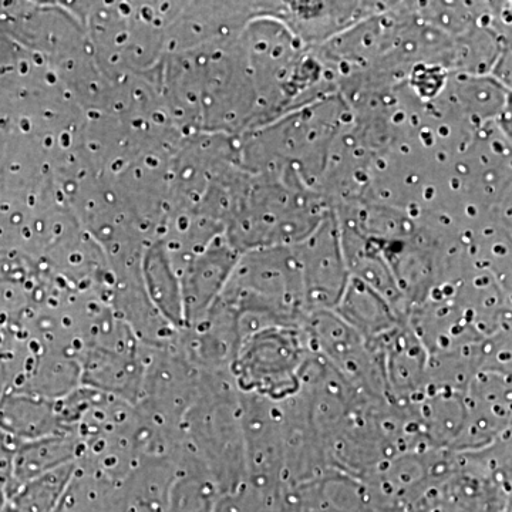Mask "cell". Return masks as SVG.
<instances>
[{
  "label": "cell",
  "instance_id": "obj_1",
  "mask_svg": "<svg viewBox=\"0 0 512 512\" xmlns=\"http://www.w3.org/2000/svg\"><path fill=\"white\" fill-rule=\"evenodd\" d=\"M293 249L301 268L306 311H335L350 278L335 211H329Z\"/></svg>",
  "mask_w": 512,
  "mask_h": 512
},
{
  "label": "cell",
  "instance_id": "obj_2",
  "mask_svg": "<svg viewBox=\"0 0 512 512\" xmlns=\"http://www.w3.org/2000/svg\"><path fill=\"white\" fill-rule=\"evenodd\" d=\"M390 5L392 2L266 3L259 16L279 20L303 46L316 50Z\"/></svg>",
  "mask_w": 512,
  "mask_h": 512
},
{
  "label": "cell",
  "instance_id": "obj_3",
  "mask_svg": "<svg viewBox=\"0 0 512 512\" xmlns=\"http://www.w3.org/2000/svg\"><path fill=\"white\" fill-rule=\"evenodd\" d=\"M237 265L234 245H217L204 252L185 275L183 308L184 320L200 322L204 313L224 291Z\"/></svg>",
  "mask_w": 512,
  "mask_h": 512
},
{
  "label": "cell",
  "instance_id": "obj_4",
  "mask_svg": "<svg viewBox=\"0 0 512 512\" xmlns=\"http://www.w3.org/2000/svg\"><path fill=\"white\" fill-rule=\"evenodd\" d=\"M333 312L356 332L365 333L372 338H382L392 332L403 319V315L382 295L353 276H350L342 299Z\"/></svg>",
  "mask_w": 512,
  "mask_h": 512
},
{
  "label": "cell",
  "instance_id": "obj_5",
  "mask_svg": "<svg viewBox=\"0 0 512 512\" xmlns=\"http://www.w3.org/2000/svg\"><path fill=\"white\" fill-rule=\"evenodd\" d=\"M77 463L49 471L16 488L2 512H55L76 473Z\"/></svg>",
  "mask_w": 512,
  "mask_h": 512
},
{
  "label": "cell",
  "instance_id": "obj_6",
  "mask_svg": "<svg viewBox=\"0 0 512 512\" xmlns=\"http://www.w3.org/2000/svg\"><path fill=\"white\" fill-rule=\"evenodd\" d=\"M82 443L73 436L72 431L35 440L23 456L26 463L19 466L18 488L64 464L76 463L74 460L82 456Z\"/></svg>",
  "mask_w": 512,
  "mask_h": 512
},
{
  "label": "cell",
  "instance_id": "obj_7",
  "mask_svg": "<svg viewBox=\"0 0 512 512\" xmlns=\"http://www.w3.org/2000/svg\"><path fill=\"white\" fill-rule=\"evenodd\" d=\"M3 507H5V498H3V494L0 493V512L3 511Z\"/></svg>",
  "mask_w": 512,
  "mask_h": 512
}]
</instances>
